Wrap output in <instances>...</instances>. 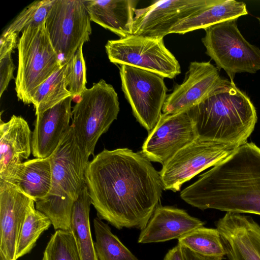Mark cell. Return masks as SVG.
Here are the masks:
<instances>
[{
  "label": "cell",
  "instance_id": "obj_1",
  "mask_svg": "<svg viewBox=\"0 0 260 260\" xmlns=\"http://www.w3.org/2000/svg\"><path fill=\"white\" fill-rule=\"evenodd\" d=\"M85 183L98 217L118 230L144 229L164 189L150 161L126 148L95 155L87 165Z\"/></svg>",
  "mask_w": 260,
  "mask_h": 260
},
{
  "label": "cell",
  "instance_id": "obj_2",
  "mask_svg": "<svg viewBox=\"0 0 260 260\" xmlns=\"http://www.w3.org/2000/svg\"><path fill=\"white\" fill-rule=\"evenodd\" d=\"M181 198L202 210L260 215V147L245 142L187 186Z\"/></svg>",
  "mask_w": 260,
  "mask_h": 260
},
{
  "label": "cell",
  "instance_id": "obj_3",
  "mask_svg": "<svg viewBox=\"0 0 260 260\" xmlns=\"http://www.w3.org/2000/svg\"><path fill=\"white\" fill-rule=\"evenodd\" d=\"M187 112L198 138L236 147L246 142L257 119L248 96L226 79Z\"/></svg>",
  "mask_w": 260,
  "mask_h": 260
},
{
  "label": "cell",
  "instance_id": "obj_4",
  "mask_svg": "<svg viewBox=\"0 0 260 260\" xmlns=\"http://www.w3.org/2000/svg\"><path fill=\"white\" fill-rule=\"evenodd\" d=\"M49 158L51 188L45 198L35 202L36 208L48 217L55 230L70 232L73 206L85 184V173L89 161L72 124Z\"/></svg>",
  "mask_w": 260,
  "mask_h": 260
},
{
  "label": "cell",
  "instance_id": "obj_5",
  "mask_svg": "<svg viewBox=\"0 0 260 260\" xmlns=\"http://www.w3.org/2000/svg\"><path fill=\"white\" fill-rule=\"evenodd\" d=\"M18 68L15 89L18 99L24 104L38 87L62 64L54 49L45 22L29 26L22 31L18 41Z\"/></svg>",
  "mask_w": 260,
  "mask_h": 260
},
{
  "label": "cell",
  "instance_id": "obj_6",
  "mask_svg": "<svg viewBox=\"0 0 260 260\" xmlns=\"http://www.w3.org/2000/svg\"><path fill=\"white\" fill-rule=\"evenodd\" d=\"M79 97L72 110L71 124L80 146L89 157L94 155L99 138L117 119L119 102L113 86L103 79L86 88Z\"/></svg>",
  "mask_w": 260,
  "mask_h": 260
},
{
  "label": "cell",
  "instance_id": "obj_7",
  "mask_svg": "<svg viewBox=\"0 0 260 260\" xmlns=\"http://www.w3.org/2000/svg\"><path fill=\"white\" fill-rule=\"evenodd\" d=\"M237 20L231 19L207 27L202 39L206 53L218 69L225 71L231 81H234L236 74H254L260 70V49L244 38Z\"/></svg>",
  "mask_w": 260,
  "mask_h": 260
},
{
  "label": "cell",
  "instance_id": "obj_8",
  "mask_svg": "<svg viewBox=\"0 0 260 260\" xmlns=\"http://www.w3.org/2000/svg\"><path fill=\"white\" fill-rule=\"evenodd\" d=\"M106 51L110 62L127 65L172 79L181 73L180 65L166 47L163 38L131 35L108 40Z\"/></svg>",
  "mask_w": 260,
  "mask_h": 260
},
{
  "label": "cell",
  "instance_id": "obj_9",
  "mask_svg": "<svg viewBox=\"0 0 260 260\" xmlns=\"http://www.w3.org/2000/svg\"><path fill=\"white\" fill-rule=\"evenodd\" d=\"M87 8L82 0H55L45 20L53 46L67 63L92 32Z\"/></svg>",
  "mask_w": 260,
  "mask_h": 260
},
{
  "label": "cell",
  "instance_id": "obj_10",
  "mask_svg": "<svg viewBox=\"0 0 260 260\" xmlns=\"http://www.w3.org/2000/svg\"><path fill=\"white\" fill-rule=\"evenodd\" d=\"M121 88L134 116L148 132L156 125L167 98L164 78L135 67L120 65Z\"/></svg>",
  "mask_w": 260,
  "mask_h": 260
},
{
  "label": "cell",
  "instance_id": "obj_11",
  "mask_svg": "<svg viewBox=\"0 0 260 260\" xmlns=\"http://www.w3.org/2000/svg\"><path fill=\"white\" fill-rule=\"evenodd\" d=\"M237 147L197 138L162 166L159 173L164 189L179 191L183 183L222 161Z\"/></svg>",
  "mask_w": 260,
  "mask_h": 260
},
{
  "label": "cell",
  "instance_id": "obj_12",
  "mask_svg": "<svg viewBox=\"0 0 260 260\" xmlns=\"http://www.w3.org/2000/svg\"><path fill=\"white\" fill-rule=\"evenodd\" d=\"M217 0H168L155 1L151 5L136 9L133 34L163 38L180 22L195 15Z\"/></svg>",
  "mask_w": 260,
  "mask_h": 260
},
{
  "label": "cell",
  "instance_id": "obj_13",
  "mask_svg": "<svg viewBox=\"0 0 260 260\" xmlns=\"http://www.w3.org/2000/svg\"><path fill=\"white\" fill-rule=\"evenodd\" d=\"M197 138L194 123L187 111L162 113L145 140L142 152L150 161L163 166Z\"/></svg>",
  "mask_w": 260,
  "mask_h": 260
},
{
  "label": "cell",
  "instance_id": "obj_14",
  "mask_svg": "<svg viewBox=\"0 0 260 260\" xmlns=\"http://www.w3.org/2000/svg\"><path fill=\"white\" fill-rule=\"evenodd\" d=\"M226 79L210 61H193L182 83L176 84L168 95L162 113L173 114L187 111L206 98L221 85Z\"/></svg>",
  "mask_w": 260,
  "mask_h": 260
},
{
  "label": "cell",
  "instance_id": "obj_15",
  "mask_svg": "<svg viewBox=\"0 0 260 260\" xmlns=\"http://www.w3.org/2000/svg\"><path fill=\"white\" fill-rule=\"evenodd\" d=\"M215 225L228 260H260V225L252 217L226 212Z\"/></svg>",
  "mask_w": 260,
  "mask_h": 260
},
{
  "label": "cell",
  "instance_id": "obj_16",
  "mask_svg": "<svg viewBox=\"0 0 260 260\" xmlns=\"http://www.w3.org/2000/svg\"><path fill=\"white\" fill-rule=\"evenodd\" d=\"M35 203L12 184L0 180V253L16 260L20 231L30 207Z\"/></svg>",
  "mask_w": 260,
  "mask_h": 260
},
{
  "label": "cell",
  "instance_id": "obj_17",
  "mask_svg": "<svg viewBox=\"0 0 260 260\" xmlns=\"http://www.w3.org/2000/svg\"><path fill=\"white\" fill-rule=\"evenodd\" d=\"M72 96L37 116L31 138V153L36 158L50 156L71 127Z\"/></svg>",
  "mask_w": 260,
  "mask_h": 260
},
{
  "label": "cell",
  "instance_id": "obj_18",
  "mask_svg": "<svg viewBox=\"0 0 260 260\" xmlns=\"http://www.w3.org/2000/svg\"><path fill=\"white\" fill-rule=\"evenodd\" d=\"M204 224L205 222L183 209L159 205L145 228L141 231L138 242L147 244L178 239Z\"/></svg>",
  "mask_w": 260,
  "mask_h": 260
},
{
  "label": "cell",
  "instance_id": "obj_19",
  "mask_svg": "<svg viewBox=\"0 0 260 260\" xmlns=\"http://www.w3.org/2000/svg\"><path fill=\"white\" fill-rule=\"evenodd\" d=\"M32 134L27 122L13 115L0 123V179L27 159L31 152Z\"/></svg>",
  "mask_w": 260,
  "mask_h": 260
},
{
  "label": "cell",
  "instance_id": "obj_20",
  "mask_svg": "<svg viewBox=\"0 0 260 260\" xmlns=\"http://www.w3.org/2000/svg\"><path fill=\"white\" fill-rule=\"evenodd\" d=\"M90 19L106 29L125 38L133 34L136 0L84 1Z\"/></svg>",
  "mask_w": 260,
  "mask_h": 260
},
{
  "label": "cell",
  "instance_id": "obj_21",
  "mask_svg": "<svg viewBox=\"0 0 260 260\" xmlns=\"http://www.w3.org/2000/svg\"><path fill=\"white\" fill-rule=\"evenodd\" d=\"M0 180L12 184L36 202L45 198L51 188L50 158H35L23 161Z\"/></svg>",
  "mask_w": 260,
  "mask_h": 260
},
{
  "label": "cell",
  "instance_id": "obj_22",
  "mask_svg": "<svg viewBox=\"0 0 260 260\" xmlns=\"http://www.w3.org/2000/svg\"><path fill=\"white\" fill-rule=\"evenodd\" d=\"M246 4L235 0H217L198 13L184 19L174 26L170 34H185L200 29H205L215 24L247 15Z\"/></svg>",
  "mask_w": 260,
  "mask_h": 260
},
{
  "label": "cell",
  "instance_id": "obj_23",
  "mask_svg": "<svg viewBox=\"0 0 260 260\" xmlns=\"http://www.w3.org/2000/svg\"><path fill=\"white\" fill-rule=\"evenodd\" d=\"M91 202L86 184L75 202L71 231L80 260H99L91 233L89 212Z\"/></svg>",
  "mask_w": 260,
  "mask_h": 260
},
{
  "label": "cell",
  "instance_id": "obj_24",
  "mask_svg": "<svg viewBox=\"0 0 260 260\" xmlns=\"http://www.w3.org/2000/svg\"><path fill=\"white\" fill-rule=\"evenodd\" d=\"M66 63L60 67L36 89L31 99L36 116L56 105L64 99L72 96L65 78Z\"/></svg>",
  "mask_w": 260,
  "mask_h": 260
},
{
  "label": "cell",
  "instance_id": "obj_25",
  "mask_svg": "<svg viewBox=\"0 0 260 260\" xmlns=\"http://www.w3.org/2000/svg\"><path fill=\"white\" fill-rule=\"evenodd\" d=\"M93 226L94 246L99 260H139L102 219L94 218Z\"/></svg>",
  "mask_w": 260,
  "mask_h": 260
},
{
  "label": "cell",
  "instance_id": "obj_26",
  "mask_svg": "<svg viewBox=\"0 0 260 260\" xmlns=\"http://www.w3.org/2000/svg\"><path fill=\"white\" fill-rule=\"evenodd\" d=\"M178 244L200 254L225 256L220 235L216 228L204 226L197 228L179 238Z\"/></svg>",
  "mask_w": 260,
  "mask_h": 260
},
{
  "label": "cell",
  "instance_id": "obj_27",
  "mask_svg": "<svg viewBox=\"0 0 260 260\" xmlns=\"http://www.w3.org/2000/svg\"><path fill=\"white\" fill-rule=\"evenodd\" d=\"M52 224L50 219L36 209L35 204L29 208L23 223L16 249V259L28 253L41 234Z\"/></svg>",
  "mask_w": 260,
  "mask_h": 260
},
{
  "label": "cell",
  "instance_id": "obj_28",
  "mask_svg": "<svg viewBox=\"0 0 260 260\" xmlns=\"http://www.w3.org/2000/svg\"><path fill=\"white\" fill-rule=\"evenodd\" d=\"M55 0L36 1L25 8L6 28L2 34H19L29 26H38L45 22Z\"/></svg>",
  "mask_w": 260,
  "mask_h": 260
},
{
  "label": "cell",
  "instance_id": "obj_29",
  "mask_svg": "<svg viewBox=\"0 0 260 260\" xmlns=\"http://www.w3.org/2000/svg\"><path fill=\"white\" fill-rule=\"evenodd\" d=\"M42 260H80L71 232L56 230L46 245Z\"/></svg>",
  "mask_w": 260,
  "mask_h": 260
},
{
  "label": "cell",
  "instance_id": "obj_30",
  "mask_svg": "<svg viewBox=\"0 0 260 260\" xmlns=\"http://www.w3.org/2000/svg\"><path fill=\"white\" fill-rule=\"evenodd\" d=\"M83 45L66 63L65 78L67 87L73 98L80 96L87 88L86 67L83 54Z\"/></svg>",
  "mask_w": 260,
  "mask_h": 260
},
{
  "label": "cell",
  "instance_id": "obj_31",
  "mask_svg": "<svg viewBox=\"0 0 260 260\" xmlns=\"http://www.w3.org/2000/svg\"><path fill=\"white\" fill-rule=\"evenodd\" d=\"M8 53L0 58V97L7 89L10 81L14 78L15 66L11 56Z\"/></svg>",
  "mask_w": 260,
  "mask_h": 260
},
{
  "label": "cell",
  "instance_id": "obj_32",
  "mask_svg": "<svg viewBox=\"0 0 260 260\" xmlns=\"http://www.w3.org/2000/svg\"><path fill=\"white\" fill-rule=\"evenodd\" d=\"M18 35L16 32L2 34L0 40V58L8 53H12L14 49L17 47Z\"/></svg>",
  "mask_w": 260,
  "mask_h": 260
},
{
  "label": "cell",
  "instance_id": "obj_33",
  "mask_svg": "<svg viewBox=\"0 0 260 260\" xmlns=\"http://www.w3.org/2000/svg\"><path fill=\"white\" fill-rule=\"evenodd\" d=\"M180 246L184 260H222L224 258L222 256H209L200 254L184 246Z\"/></svg>",
  "mask_w": 260,
  "mask_h": 260
},
{
  "label": "cell",
  "instance_id": "obj_34",
  "mask_svg": "<svg viewBox=\"0 0 260 260\" xmlns=\"http://www.w3.org/2000/svg\"><path fill=\"white\" fill-rule=\"evenodd\" d=\"M164 260H184L180 245L178 244L170 249L166 254Z\"/></svg>",
  "mask_w": 260,
  "mask_h": 260
},
{
  "label": "cell",
  "instance_id": "obj_35",
  "mask_svg": "<svg viewBox=\"0 0 260 260\" xmlns=\"http://www.w3.org/2000/svg\"><path fill=\"white\" fill-rule=\"evenodd\" d=\"M0 260H7L1 253H0Z\"/></svg>",
  "mask_w": 260,
  "mask_h": 260
},
{
  "label": "cell",
  "instance_id": "obj_36",
  "mask_svg": "<svg viewBox=\"0 0 260 260\" xmlns=\"http://www.w3.org/2000/svg\"><path fill=\"white\" fill-rule=\"evenodd\" d=\"M260 24V17L257 18Z\"/></svg>",
  "mask_w": 260,
  "mask_h": 260
}]
</instances>
